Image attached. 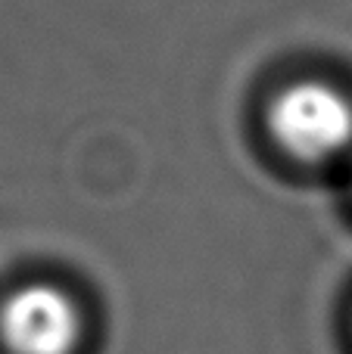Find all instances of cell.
I'll list each match as a JSON object with an SVG mask.
<instances>
[{"mask_svg": "<svg viewBox=\"0 0 352 354\" xmlns=\"http://www.w3.org/2000/svg\"><path fill=\"white\" fill-rule=\"evenodd\" d=\"M78 339L75 305L53 286H25L0 305V345L10 354H69Z\"/></svg>", "mask_w": 352, "mask_h": 354, "instance_id": "7a4b0ae2", "label": "cell"}, {"mask_svg": "<svg viewBox=\"0 0 352 354\" xmlns=\"http://www.w3.org/2000/svg\"><path fill=\"white\" fill-rule=\"evenodd\" d=\"M272 137L299 162H328L352 147V100L328 81H293L272 100Z\"/></svg>", "mask_w": 352, "mask_h": 354, "instance_id": "6da1fadb", "label": "cell"}]
</instances>
